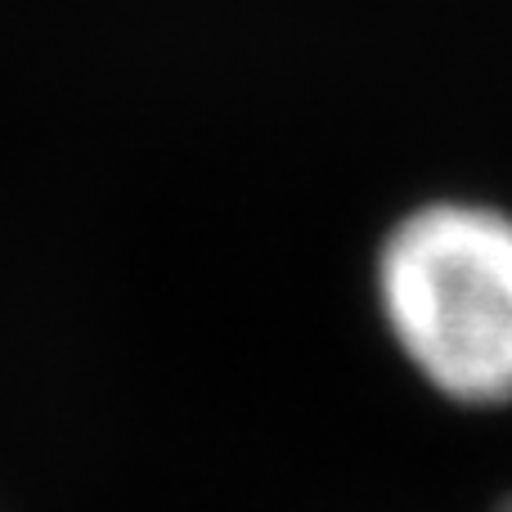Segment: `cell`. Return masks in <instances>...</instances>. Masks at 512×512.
I'll return each instance as SVG.
<instances>
[{
    "instance_id": "cell-2",
    "label": "cell",
    "mask_w": 512,
    "mask_h": 512,
    "mask_svg": "<svg viewBox=\"0 0 512 512\" xmlns=\"http://www.w3.org/2000/svg\"><path fill=\"white\" fill-rule=\"evenodd\" d=\"M499 512H512V504H504V508H499Z\"/></svg>"
},
{
    "instance_id": "cell-1",
    "label": "cell",
    "mask_w": 512,
    "mask_h": 512,
    "mask_svg": "<svg viewBox=\"0 0 512 512\" xmlns=\"http://www.w3.org/2000/svg\"><path fill=\"white\" fill-rule=\"evenodd\" d=\"M378 306L400 355L445 400L512 405V216L468 198L423 203L378 252Z\"/></svg>"
}]
</instances>
